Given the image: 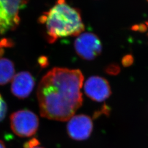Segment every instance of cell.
<instances>
[{"mask_svg": "<svg viewBox=\"0 0 148 148\" xmlns=\"http://www.w3.org/2000/svg\"><path fill=\"white\" fill-rule=\"evenodd\" d=\"M84 81L78 69L54 68L49 71L37 88L41 115L49 120L68 121L82 105Z\"/></svg>", "mask_w": 148, "mask_h": 148, "instance_id": "cell-1", "label": "cell"}, {"mask_svg": "<svg viewBox=\"0 0 148 148\" xmlns=\"http://www.w3.org/2000/svg\"><path fill=\"white\" fill-rule=\"evenodd\" d=\"M38 21L45 25L48 42L51 43L60 38L78 36L85 30L79 10L69 5L65 0H57Z\"/></svg>", "mask_w": 148, "mask_h": 148, "instance_id": "cell-2", "label": "cell"}, {"mask_svg": "<svg viewBox=\"0 0 148 148\" xmlns=\"http://www.w3.org/2000/svg\"><path fill=\"white\" fill-rule=\"evenodd\" d=\"M29 0H0V35L15 30L20 22L19 12Z\"/></svg>", "mask_w": 148, "mask_h": 148, "instance_id": "cell-3", "label": "cell"}, {"mask_svg": "<svg viewBox=\"0 0 148 148\" xmlns=\"http://www.w3.org/2000/svg\"><path fill=\"white\" fill-rule=\"evenodd\" d=\"M10 125L12 131L18 137H30L37 132L39 119L32 111L21 110L11 115Z\"/></svg>", "mask_w": 148, "mask_h": 148, "instance_id": "cell-4", "label": "cell"}, {"mask_svg": "<svg viewBox=\"0 0 148 148\" xmlns=\"http://www.w3.org/2000/svg\"><path fill=\"white\" fill-rule=\"evenodd\" d=\"M74 47L79 57L87 60L95 58L102 51L100 39L91 32L81 34L75 40Z\"/></svg>", "mask_w": 148, "mask_h": 148, "instance_id": "cell-5", "label": "cell"}, {"mask_svg": "<svg viewBox=\"0 0 148 148\" xmlns=\"http://www.w3.org/2000/svg\"><path fill=\"white\" fill-rule=\"evenodd\" d=\"M93 128L92 120L90 116L80 114L71 117L66 126L69 137L75 140H84L90 137Z\"/></svg>", "mask_w": 148, "mask_h": 148, "instance_id": "cell-6", "label": "cell"}, {"mask_svg": "<svg viewBox=\"0 0 148 148\" xmlns=\"http://www.w3.org/2000/svg\"><path fill=\"white\" fill-rule=\"evenodd\" d=\"M84 91L88 98L97 102L106 101L111 94L108 81L98 76H91L87 79L84 84Z\"/></svg>", "mask_w": 148, "mask_h": 148, "instance_id": "cell-7", "label": "cell"}, {"mask_svg": "<svg viewBox=\"0 0 148 148\" xmlns=\"http://www.w3.org/2000/svg\"><path fill=\"white\" fill-rule=\"evenodd\" d=\"M35 84L34 78L30 73L20 72L16 74L12 81L11 92L16 98L25 99L31 94Z\"/></svg>", "mask_w": 148, "mask_h": 148, "instance_id": "cell-8", "label": "cell"}, {"mask_svg": "<svg viewBox=\"0 0 148 148\" xmlns=\"http://www.w3.org/2000/svg\"><path fill=\"white\" fill-rule=\"evenodd\" d=\"M15 76L14 65L10 60L0 58V85H5Z\"/></svg>", "mask_w": 148, "mask_h": 148, "instance_id": "cell-9", "label": "cell"}, {"mask_svg": "<svg viewBox=\"0 0 148 148\" xmlns=\"http://www.w3.org/2000/svg\"><path fill=\"white\" fill-rule=\"evenodd\" d=\"M7 111V106L5 101L0 95V122L2 121L5 117Z\"/></svg>", "mask_w": 148, "mask_h": 148, "instance_id": "cell-10", "label": "cell"}, {"mask_svg": "<svg viewBox=\"0 0 148 148\" xmlns=\"http://www.w3.org/2000/svg\"><path fill=\"white\" fill-rule=\"evenodd\" d=\"M40 145V142L38 140L35 138H32L30 140L27 141L24 144V148H34L38 147Z\"/></svg>", "mask_w": 148, "mask_h": 148, "instance_id": "cell-11", "label": "cell"}, {"mask_svg": "<svg viewBox=\"0 0 148 148\" xmlns=\"http://www.w3.org/2000/svg\"><path fill=\"white\" fill-rule=\"evenodd\" d=\"M106 72L108 74L114 75H117L120 71V69L118 66L115 65H111L106 69Z\"/></svg>", "mask_w": 148, "mask_h": 148, "instance_id": "cell-12", "label": "cell"}, {"mask_svg": "<svg viewBox=\"0 0 148 148\" xmlns=\"http://www.w3.org/2000/svg\"><path fill=\"white\" fill-rule=\"evenodd\" d=\"M0 148H5V144L1 140H0Z\"/></svg>", "mask_w": 148, "mask_h": 148, "instance_id": "cell-13", "label": "cell"}, {"mask_svg": "<svg viewBox=\"0 0 148 148\" xmlns=\"http://www.w3.org/2000/svg\"><path fill=\"white\" fill-rule=\"evenodd\" d=\"M43 148V147H35V148Z\"/></svg>", "mask_w": 148, "mask_h": 148, "instance_id": "cell-14", "label": "cell"}, {"mask_svg": "<svg viewBox=\"0 0 148 148\" xmlns=\"http://www.w3.org/2000/svg\"><path fill=\"white\" fill-rule=\"evenodd\" d=\"M146 24H147V27H148V21H147V22L146 23Z\"/></svg>", "mask_w": 148, "mask_h": 148, "instance_id": "cell-15", "label": "cell"}, {"mask_svg": "<svg viewBox=\"0 0 148 148\" xmlns=\"http://www.w3.org/2000/svg\"><path fill=\"white\" fill-rule=\"evenodd\" d=\"M147 1H148V0H147Z\"/></svg>", "mask_w": 148, "mask_h": 148, "instance_id": "cell-16", "label": "cell"}]
</instances>
